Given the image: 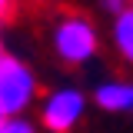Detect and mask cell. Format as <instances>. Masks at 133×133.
I'll return each instance as SVG.
<instances>
[{"label": "cell", "instance_id": "6da1fadb", "mask_svg": "<svg viewBox=\"0 0 133 133\" xmlns=\"http://www.w3.org/2000/svg\"><path fill=\"white\" fill-rule=\"evenodd\" d=\"M97 27L83 14H66L53 27V50L63 63H87L97 53Z\"/></svg>", "mask_w": 133, "mask_h": 133}, {"label": "cell", "instance_id": "7a4b0ae2", "mask_svg": "<svg viewBox=\"0 0 133 133\" xmlns=\"http://www.w3.org/2000/svg\"><path fill=\"white\" fill-rule=\"evenodd\" d=\"M40 83L33 77V70L17 57H3L0 63V103L7 107V113H27L37 100Z\"/></svg>", "mask_w": 133, "mask_h": 133}, {"label": "cell", "instance_id": "3957f363", "mask_svg": "<svg viewBox=\"0 0 133 133\" xmlns=\"http://www.w3.org/2000/svg\"><path fill=\"white\" fill-rule=\"evenodd\" d=\"M87 113V97L73 87L53 90L43 103H40V120L50 133H70Z\"/></svg>", "mask_w": 133, "mask_h": 133}, {"label": "cell", "instance_id": "277c9868", "mask_svg": "<svg viewBox=\"0 0 133 133\" xmlns=\"http://www.w3.org/2000/svg\"><path fill=\"white\" fill-rule=\"evenodd\" d=\"M100 110L107 113H133V80H107L93 90Z\"/></svg>", "mask_w": 133, "mask_h": 133}, {"label": "cell", "instance_id": "5b68a950", "mask_svg": "<svg viewBox=\"0 0 133 133\" xmlns=\"http://www.w3.org/2000/svg\"><path fill=\"white\" fill-rule=\"evenodd\" d=\"M113 43L120 50V57L133 63V7H127V10L116 14V20H113Z\"/></svg>", "mask_w": 133, "mask_h": 133}, {"label": "cell", "instance_id": "8992f818", "mask_svg": "<svg viewBox=\"0 0 133 133\" xmlns=\"http://www.w3.org/2000/svg\"><path fill=\"white\" fill-rule=\"evenodd\" d=\"M0 133H37V130H33V123H30V120H23L20 113H10L7 120H3Z\"/></svg>", "mask_w": 133, "mask_h": 133}, {"label": "cell", "instance_id": "52a82bcc", "mask_svg": "<svg viewBox=\"0 0 133 133\" xmlns=\"http://www.w3.org/2000/svg\"><path fill=\"white\" fill-rule=\"evenodd\" d=\"M103 7H107V10H110V14H120V10H127V0H103Z\"/></svg>", "mask_w": 133, "mask_h": 133}, {"label": "cell", "instance_id": "ba28073f", "mask_svg": "<svg viewBox=\"0 0 133 133\" xmlns=\"http://www.w3.org/2000/svg\"><path fill=\"white\" fill-rule=\"evenodd\" d=\"M7 116H10V113H7V107L0 103V127H3V120H7Z\"/></svg>", "mask_w": 133, "mask_h": 133}, {"label": "cell", "instance_id": "9c48e42d", "mask_svg": "<svg viewBox=\"0 0 133 133\" xmlns=\"http://www.w3.org/2000/svg\"><path fill=\"white\" fill-rule=\"evenodd\" d=\"M3 57H7V50H3V40H0V63H3Z\"/></svg>", "mask_w": 133, "mask_h": 133}]
</instances>
